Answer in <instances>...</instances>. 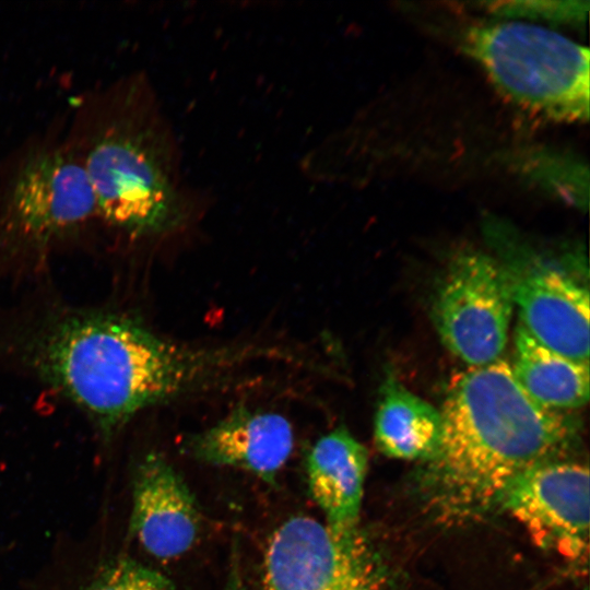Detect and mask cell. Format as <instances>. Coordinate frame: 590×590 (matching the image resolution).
Listing matches in <instances>:
<instances>
[{"label":"cell","mask_w":590,"mask_h":590,"mask_svg":"<svg viewBox=\"0 0 590 590\" xmlns=\"http://www.w3.org/2000/svg\"><path fill=\"white\" fill-rule=\"evenodd\" d=\"M0 352L75 405L105 441L141 411L224 385L268 350L193 347L109 308L54 305L12 322Z\"/></svg>","instance_id":"1"},{"label":"cell","mask_w":590,"mask_h":590,"mask_svg":"<svg viewBox=\"0 0 590 590\" xmlns=\"http://www.w3.org/2000/svg\"><path fill=\"white\" fill-rule=\"evenodd\" d=\"M63 133L90 182L99 234L116 244L165 241L208 211L212 199L189 181L177 132L143 70L76 95Z\"/></svg>","instance_id":"2"},{"label":"cell","mask_w":590,"mask_h":590,"mask_svg":"<svg viewBox=\"0 0 590 590\" xmlns=\"http://www.w3.org/2000/svg\"><path fill=\"white\" fill-rule=\"evenodd\" d=\"M440 415L434 477L457 509L499 503L523 472L560 459L577 433L571 416L535 402L500 358L456 376Z\"/></svg>","instance_id":"3"},{"label":"cell","mask_w":590,"mask_h":590,"mask_svg":"<svg viewBox=\"0 0 590 590\" xmlns=\"http://www.w3.org/2000/svg\"><path fill=\"white\" fill-rule=\"evenodd\" d=\"M99 234L87 177L63 122L32 133L0 163V275L38 267L57 249Z\"/></svg>","instance_id":"4"},{"label":"cell","mask_w":590,"mask_h":590,"mask_svg":"<svg viewBox=\"0 0 590 590\" xmlns=\"http://www.w3.org/2000/svg\"><path fill=\"white\" fill-rule=\"evenodd\" d=\"M463 47L515 105L557 122L589 117V50L552 30L523 23L475 25Z\"/></svg>","instance_id":"5"},{"label":"cell","mask_w":590,"mask_h":590,"mask_svg":"<svg viewBox=\"0 0 590 590\" xmlns=\"http://www.w3.org/2000/svg\"><path fill=\"white\" fill-rule=\"evenodd\" d=\"M264 590H385L378 559L358 527L334 528L295 516L270 536Z\"/></svg>","instance_id":"6"},{"label":"cell","mask_w":590,"mask_h":590,"mask_svg":"<svg viewBox=\"0 0 590 590\" xmlns=\"http://www.w3.org/2000/svg\"><path fill=\"white\" fill-rule=\"evenodd\" d=\"M507 268L482 252L461 253L450 263L433 304L444 345L479 367L499 359L514 308Z\"/></svg>","instance_id":"7"},{"label":"cell","mask_w":590,"mask_h":590,"mask_svg":"<svg viewBox=\"0 0 590 590\" xmlns=\"http://www.w3.org/2000/svg\"><path fill=\"white\" fill-rule=\"evenodd\" d=\"M589 470L562 459L519 475L500 502L541 547L570 560L587 558Z\"/></svg>","instance_id":"8"},{"label":"cell","mask_w":590,"mask_h":590,"mask_svg":"<svg viewBox=\"0 0 590 590\" xmlns=\"http://www.w3.org/2000/svg\"><path fill=\"white\" fill-rule=\"evenodd\" d=\"M521 326L546 347L589 362V291L563 269L532 261L507 268Z\"/></svg>","instance_id":"9"},{"label":"cell","mask_w":590,"mask_h":590,"mask_svg":"<svg viewBox=\"0 0 590 590\" xmlns=\"http://www.w3.org/2000/svg\"><path fill=\"white\" fill-rule=\"evenodd\" d=\"M130 533L161 560L187 553L198 540L201 514L191 491L158 452L151 451L132 474Z\"/></svg>","instance_id":"10"},{"label":"cell","mask_w":590,"mask_h":590,"mask_svg":"<svg viewBox=\"0 0 590 590\" xmlns=\"http://www.w3.org/2000/svg\"><path fill=\"white\" fill-rule=\"evenodd\" d=\"M293 447L292 425L284 416L240 405L186 444L200 462L241 469L268 483L275 480Z\"/></svg>","instance_id":"11"},{"label":"cell","mask_w":590,"mask_h":590,"mask_svg":"<svg viewBox=\"0 0 590 590\" xmlns=\"http://www.w3.org/2000/svg\"><path fill=\"white\" fill-rule=\"evenodd\" d=\"M368 452L345 427L321 436L306 461L311 497L334 528L358 527Z\"/></svg>","instance_id":"12"},{"label":"cell","mask_w":590,"mask_h":590,"mask_svg":"<svg viewBox=\"0 0 590 590\" xmlns=\"http://www.w3.org/2000/svg\"><path fill=\"white\" fill-rule=\"evenodd\" d=\"M441 433L440 411L387 377L374 420L379 451L396 459L432 462L438 455Z\"/></svg>","instance_id":"13"},{"label":"cell","mask_w":590,"mask_h":590,"mask_svg":"<svg viewBox=\"0 0 590 590\" xmlns=\"http://www.w3.org/2000/svg\"><path fill=\"white\" fill-rule=\"evenodd\" d=\"M514 377L539 404L562 411L589 400V362L570 359L540 343L520 323L514 333Z\"/></svg>","instance_id":"14"},{"label":"cell","mask_w":590,"mask_h":590,"mask_svg":"<svg viewBox=\"0 0 590 590\" xmlns=\"http://www.w3.org/2000/svg\"><path fill=\"white\" fill-rule=\"evenodd\" d=\"M81 590H177L170 579L130 557L104 562Z\"/></svg>","instance_id":"15"},{"label":"cell","mask_w":590,"mask_h":590,"mask_svg":"<svg viewBox=\"0 0 590 590\" xmlns=\"http://www.w3.org/2000/svg\"><path fill=\"white\" fill-rule=\"evenodd\" d=\"M481 4L502 16L578 25L585 21L589 7L588 1H492Z\"/></svg>","instance_id":"16"},{"label":"cell","mask_w":590,"mask_h":590,"mask_svg":"<svg viewBox=\"0 0 590 590\" xmlns=\"http://www.w3.org/2000/svg\"><path fill=\"white\" fill-rule=\"evenodd\" d=\"M225 590H247L236 552L232 554Z\"/></svg>","instance_id":"17"}]
</instances>
